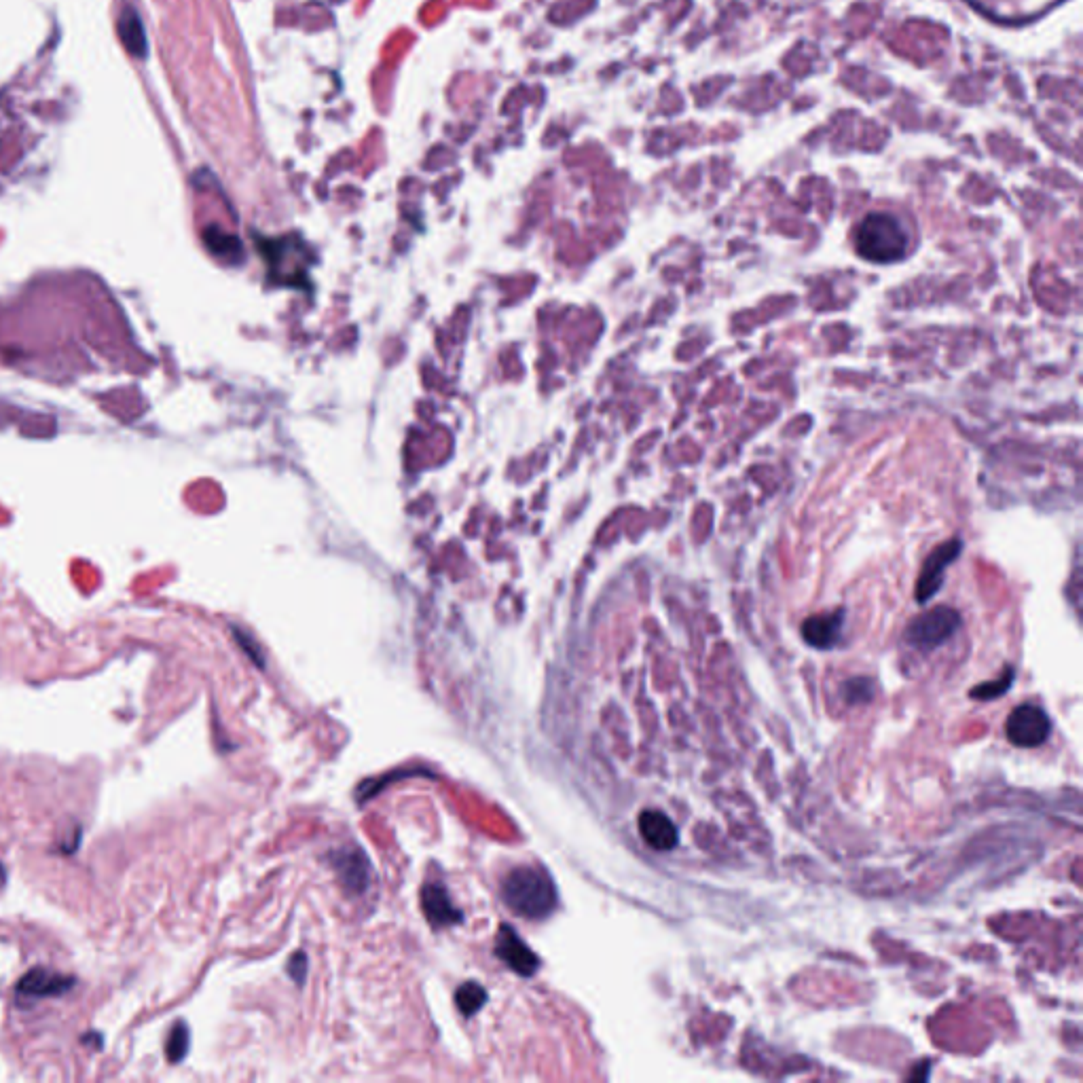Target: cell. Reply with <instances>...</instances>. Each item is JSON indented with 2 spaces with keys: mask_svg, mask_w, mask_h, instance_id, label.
Instances as JSON below:
<instances>
[{
  "mask_svg": "<svg viewBox=\"0 0 1083 1083\" xmlns=\"http://www.w3.org/2000/svg\"><path fill=\"white\" fill-rule=\"evenodd\" d=\"M504 902L525 919H546L557 908V889L553 878L542 868H515L502 885Z\"/></svg>",
  "mask_w": 1083,
  "mask_h": 1083,
  "instance_id": "6da1fadb",
  "label": "cell"
},
{
  "mask_svg": "<svg viewBox=\"0 0 1083 1083\" xmlns=\"http://www.w3.org/2000/svg\"><path fill=\"white\" fill-rule=\"evenodd\" d=\"M855 250L870 263H897L908 252V233L889 212H870L855 229Z\"/></svg>",
  "mask_w": 1083,
  "mask_h": 1083,
  "instance_id": "7a4b0ae2",
  "label": "cell"
},
{
  "mask_svg": "<svg viewBox=\"0 0 1083 1083\" xmlns=\"http://www.w3.org/2000/svg\"><path fill=\"white\" fill-rule=\"evenodd\" d=\"M961 614L946 605H938L921 616L910 620L904 639L914 650L933 652L948 644V639L961 629Z\"/></svg>",
  "mask_w": 1083,
  "mask_h": 1083,
  "instance_id": "3957f363",
  "label": "cell"
},
{
  "mask_svg": "<svg viewBox=\"0 0 1083 1083\" xmlns=\"http://www.w3.org/2000/svg\"><path fill=\"white\" fill-rule=\"evenodd\" d=\"M1052 732V720L1039 705H1018L1005 722L1007 741L1020 749H1033L1048 741Z\"/></svg>",
  "mask_w": 1083,
  "mask_h": 1083,
  "instance_id": "277c9868",
  "label": "cell"
},
{
  "mask_svg": "<svg viewBox=\"0 0 1083 1083\" xmlns=\"http://www.w3.org/2000/svg\"><path fill=\"white\" fill-rule=\"evenodd\" d=\"M961 550H963V542L959 538L948 540L933 550L921 569L919 582H916V601L927 603L929 599H933L940 593V589L944 586L946 569L961 557Z\"/></svg>",
  "mask_w": 1083,
  "mask_h": 1083,
  "instance_id": "5b68a950",
  "label": "cell"
},
{
  "mask_svg": "<svg viewBox=\"0 0 1083 1083\" xmlns=\"http://www.w3.org/2000/svg\"><path fill=\"white\" fill-rule=\"evenodd\" d=\"M495 954L521 976H534L538 971L540 959L529 946L519 938L517 931L510 925H502L498 933V944H495Z\"/></svg>",
  "mask_w": 1083,
  "mask_h": 1083,
  "instance_id": "8992f818",
  "label": "cell"
},
{
  "mask_svg": "<svg viewBox=\"0 0 1083 1083\" xmlns=\"http://www.w3.org/2000/svg\"><path fill=\"white\" fill-rule=\"evenodd\" d=\"M844 610L809 616L802 622V639L815 650H832L840 644L844 629Z\"/></svg>",
  "mask_w": 1083,
  "mask_h": 1083,
  "instance_id": "52a82bcc",
  "label": "cell"
},
{
  "mask_svg": "<svg viewBox=\"0 0 1083 1083\" xmlns=\"http://www.w3.org/2000/svg\"><path fill=\"white\" fill-rule=\"evenodd\" d=\"M75 986V978L58 974V971H49L43 967L30 969L28 974L17 982V995L20 997H60Z\"/></svg>",
  "mask_w": 1083,
  "mask_h": 1083,
  "instance_id": "ba28073f",
  "label": "cell"
},
{
  "mask_svg": "<svg viewBox=\"0 0 1083 1083\" xmlns=\"http://www.w3.org/2000/svg\"><path fill=\"white\" fill-rule=\"evenodd\" d=\"M637 825H639L641 838L646 840V844L650 849L660 851V853H667V851H673L677 847V842H679L677 825L665 813L652 811V809L644 811L639 815Z\"/></svg>",
  "mask_w": 1083,
  "mask_h": 1083,
  "instance_id": "9c48e42d",
  "label": "cell"
},
{
  "mask_svg": "<svg viewBox=\"0 0 1083 1083\" xmlns=\"http://www.w3.org/2000/svg\"><path fill=\"white\" fill-rule=\"evenodd\" d=\"M421 906H424L430 925L436 929L449 927L462 921V912L453 906L451 897L443 885H436V883L426 885L424 891H421Z\"/></svg>",
  "mask_w": 1083,
  "mask_h": 1083,
  "instance_id": "30bf717a",
  "label": "cell"
},
{
  "mask_svg": "<svg viewBox=\"0 0 1083 1083\" xmlns=\"http://www.w3.org/2000/svg\"><path fill=\"white\" fill-rule=\"evenodd\" d=\"M333 861L347 889L354 893L366 889V885H369V864H366V857L360 851H339L333 855Z\"/></svg>",
  "mask_w": 1083,
  "mask_h": 1083,
  "instance_id": "8fae6325",
  "label": "cell"
},
{
  "mask_svg": "<svg viewBox=\"0 0 1083 1083\" xmlns=\"http://www.w3.org/2000/svg\"><path fill=\"white\" fill-rule=\"evenodd\" d=\"M119 36H121L123 45L127 47V51H130L132 55H138V58H144V55H146V36H144V26H142L136 11L125 9L121 13V17H119Z\"/></svg>",
  "mask_w": 1083,
  "mask_h": 1083,
  "instance_id": "7c38bea8",
  "label": "cell"
},
{
  "mask_svg": "<svg viewBox=\"0 0 1083 1083\" xmlns=\"http://www.w3.org/2000/svg\"><path fill=\"white\" fill-rule=\"evenodd\" d=\"M206 244L216 256L225 261H237L242 256V244L237 242L233 235H227L216 227H210L206 231Z\"/></svg>",
  "mask_w": 1083,
  "mask_h": 1083,
  "instance_id": "4fadbf2b",
  "label": "cell"
},
{
  "mask_svg": "<svg viewBox=\"0 0 1083 1083\" xmlns=\"http://www.w3.org/2000/svg\"><path fill=\"white\" fill-rule=\"evenodd\" d=\"M1014 675H1016V671L1012 667H1007L1001 677L993 679V682L980 684V686H976L974 690H971V699H976V701H995V699H999V696H1003L1009 688H1012Z\"/></svg>",
  "mask_w": 1083,
  "mask_h": 1083,
  "instance_id": "5bb4252c",
  "label": "cell"
},
{
  "mask_svg": "<svg viewBox=\"0 0 1083 1083\" xmlns=\"http://www.w3.org/2000/svg\"><path fill=\"white\" fill-rule=\"evenodd\" d=\"M485 1001H487V993L479 984H474V982L464 984L460 990H457V995H455V1003H457V1007H460V1012L464 1016H474L485 1005Z\"/></svg>",
  "mask_w": 1083,
  "mask_h": 1083,
  "instance_id": "9a60e30c",
  "label": "cell"
},
{
  "mask_svg": "<svg viewBox=\"0 0 1083 1083\" xmlns=\"http://www.w3.org/2000/svg\"><path fill=\"white\" fill-rule=\"evenodd\" d=\"M189 1026L185 1022H176L170 1031L168 1041H165V1056L170 1062H180L189 1052Z\"/></svg>",
  "mask_w": 1083,
  "mask_h": 1083,
  "instance_id": "2e32d148",
  "label": "cell"
},
{
  "mask_svg": "<svg viewBox=\"0 0 1083 1083\" xmlns=\"http://www.w3.org/2000/svg\"><path fill=\"white\" fill-rule=\"evenodd\" d=\"M874 692H876V686H874L872 679H868V677H853V679H849V682L842 684L844 701L851 703V705L870 703L874 699Z\"/></svg>",
  "mask_w": 1083,
  "mask_h": 1083,
  "instance_id": "e0dca14e",
  "label": "cell"
},
{
  "mask_svg": "<svg viewBox=\"0 0 1083 1083\" xmlns=\"http://www.w3.org/2000/svg\"><path fill=\"white\" fill-rule=\"evenodd\" d=\"M288 974H290L292 980L299 982V984H303V980H305V976H307V957H305L303 952L295 954V957L290 959V963H288Z\"/></svg>",
  "mask_w": 1083,
  "mask_h": 1083,
  "instance_id": "ac0fdd59",
  "label": "cell"
},
{
  "mask_svg": "<svg viewBox=\"0 0 1083 1083\" xmlns=\"http://www.w3.org/2000/svg\"><path fill=\"white\" fill-rule=\"evenodd\" d=\"M5 880H7V870H5L3 864H0V887L5 885Z\"/></svg>",
  "mask_w": 1083,
  "mask_h": 1083,
  "instance_id": "d6986e66",
  "label": "cell"
}]
</instances>
